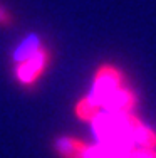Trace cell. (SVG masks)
I'll return each mask as SVG.
<instances>
[{"mask_svg":"<svg viewBox=\"0 0 156 158\" xmlns=\"http://www.w3.org/2000/svg\"><path fill=\"white\" fill-rule=\"evenodd\" d=\"M47 62H49V52L42 47L37 49L30 57L20 61V64L17 66V69H15L17 79L22 84H32V82H35V79L46 69Z\"/></svg>","mask_w":156,"mask_h":158,"instance_id":"277c9868","label":"cell"},{"mask_svg":"<svg viewBox=\"0 0 156 158\" xmlns=\"http://www.w3.org/2000/svg\"><path fill=\"white\" fill-rule=\"evenodd\" d=\"M96 136L106 145L124 148H153L156 135L131 113H99L91 119Z\"/></svg>","mask_w":156,"mask_h":158,"instance_id":"6da1fadb","label":"cell"},{"mask_svg":"<svg viewBox=\"0 0 156 158\" xmlns=\"http://www.w3.org/2000/svg\"><path fill=\"white\" fill-rule=\"evenodd\" d=\"M129 158H156V153L153 148H134Z\"/></svg>","mask_w":156,"mask_h":158,"instance_id":"8992f818","label":"cell"},{"mask_svg":"<svg viewBox=\"0 0 156 158\" xmlns=\"http://www.w3.org/2000/svg\"><path fill=\"white\" fill-rule=\"evenodd\" d=\"M37 49H40L39 39H37L35 35H30L22 46H18V49L15 51V61H24V59L30 57Z\"/></svg>","mask_w":156,"mask_h":158,"instance_id":"5b68a950","label":"cell"},{"mask_svg":"<svg viewBox=\"0 0 156 158\" xmlns=\"http://www.w3.org/2000/svg\"><path fill=\"white\" fill-rule=\"evenodd\" d=\"M119 86H122V76L119 71L113 66H102L98 71V74H96L94 84H92L89 96H86L82 101L87 104H94L99 99H102L104 96L111 94Z\"/></svg>","mask_w":156,"mask_h":158,"instance_id":"3957f363","label":"cell"},{"mask_svg":"<svg viewBox=\"0 0 156 158\" xmlns=\"http://www.w3.org/2000/svg\"><path fill=\"white\" fill-rule=\"evenodd\" d=\"M134 148H124L116 145L101 143L98 146H89L76 138H59L55 141V152L62 158H129Z\"/></svg>","mask_w":156,"mask_h":158,"instance_id":"7a4b0ae2","label":"cell"},{"mask_svg":"<svg viewBox=\"0 0 156 158\" xmlns=\"http://www.w3.org/2000/svg\"><path fill=\"white\" fill-rule=\"evenodd\" d=\"M12 24V15L5 9L0 7V25H10Z\"/></svg>","mask_w":156,"mask_h":158,"instance_id":"52a82bcc","label":"cell"}]
</instances>
